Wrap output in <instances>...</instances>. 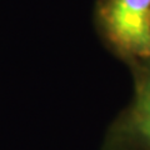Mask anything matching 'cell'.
I'll return each mask as SVG.
<instances>
[{
    "label": "cell",
    "mask_w": 150,
    "mask_h": 150,
    "mask_svg": "<svg viewBox=\"0 0 150 150\" xmlns=\"http://www.w3.org/2000/svg\"><path fill=\"white\" fill-rule=\"evenodd\" d=\"M129 126L140 143L150 148V69L138 91Z\"/></svg>",
    "instance_id": "obj_2"
},
{
    "label": "cell",
    "mask_w": 150,
    "mask_h": 150,
    "mask_svg": "<svg viewBox=\"0 0 150 150\" xmlns=\"http://www.w3.org/2000/svg\"><path fill=\"white\" fill-rule=\"evenodd\" d=\"M98 20L119 54L150 60V0H101Z\"/></svg>",
    "instance_id": "obj_1"
}]
</instances>
